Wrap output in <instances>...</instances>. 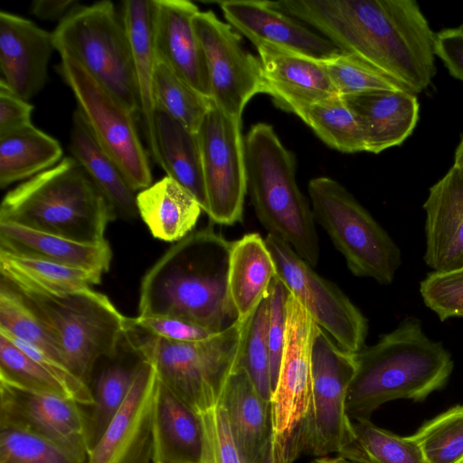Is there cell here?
Masks as SVG:
<instances>
[{
	"label": "cell",
	"instance_id": "1",
	"mask_svg": "<svg viewBox=\"0 0 463 463\" xmlns=\"http://www.w3.org/2000/svg\"><path fill=\"white\" fill-rule=\"evenodd\" d=\"M231 246L210 228L173 244L141 280L138 316L180 317L216 333L238 321L228 288Z\"/></svg>",
	"mask_w": 463,
	"mask_h": 463
},
{
	"label": "cell",
	"instance_id": "2",
	"mask_svg": "<svg viewBox=\"0 0 463 463\" xmlns=\"http://www.w3.org/2000/svg\"><path fill=\"white\" fill-rule=\"evenodd\" d=\"M355 358L357 371L345 403L351 420H369L390 401L424 400L444 387L454 367L450 353L429 338L414 317L355 353Z\"/></svg>",
	"mask_w": 463,
	"mask_h": 463
},
{
	"label": "cell",
	"instance_id": "3",
	"mask_svg": "<svg viewBox=\"0 0 463 463\" xmlns=\"http://www.w3.org/2000/svg\"><path fill=\"white\" fill-rule=\"evenodd\" d=\"M116 212L72 156L23 182L4 196L0 222L69 240L99 243Z\"/></svg>",
	"mask_w": 463,
	"mask_h": 463
},
{
	"label": "cell",
	"instance_id": "4",
	"mask_svg": "<svg viewBox=\"0 0 463 463\" xmlns=\"http://www.w3.org/2000/svg\"><path fill=\"white\" fill-rule=\"evenodd\" d=\"M247 193L268 234L286 243L310 266L317 264L319 241L311 205L296 180V158L273 127L260 122L244 137Z\"/></svg>",
	"mask_w": 463,
	"mask_h": 463
},
{
	"label": "cell",
	"instance_id": "5",
	"mask_svg": "<svg viewBox=\"0 0 463 463\" xmlns=\"http://www.w3.org/2000/svg\"><path fill=\"white\" fill-rule=\"evenodd\" d=\"M247 324L236 321L208 339L182 343L153 335L127 320L123 338L138 358L152 364L161 383L201 415L217 405L239 366Z\"/></svg>",
	"mask_w": 463,
	"mask_h": 463
},
{
	"label": "cell",
	"instance_id": "6",
	"mask_svg": "<svg viewBox=\"0 0 463 463\" xmlns=\"http://www.w3.org/2000/svg\"><path fill=\"white\" fill-rule=\"evenodd\" d=\"M1 279L43 322L68 367L90 386L96 363L116 357L128 317L106 295L91 288L53 294Z\"/></svg>",
	"mask_w": 463,
	"mask_h": 463
},
{
	"label": "cell",
	"instance_id": "7",
	"mask_svg": "<svg viewBox=\"0 0 463 463\" xmlns=\"http://www.w3.org/2000/svg\"><path fill=\"white\" fill-rule=\"evenodd\" d=\"M307 191L316 222L327 232L351 273L391 284L402 264V254L387 232L333 178H313Z\"/></svg>",
	"mask_w": 463,
	"mask_h": 463
},
{
	"label": "cell",
	"instance_id": "8",
	"mask_svg": "<svg viewBox=\"0 0 463 463\" xmlns=\"http://www.w3.org/2000/svg\"><path fill=\"white\" fill-rule=\"evenodd\" d=\"M52 35L61 56L74 59L131 112H139L130 44L112 2L80 5Z\"/></svg>",
	"mask_w": 463,
	"mask_h": 463
},
{
	"label": "cell",
	"instance_id": "9",
	"mask_svg": "<svg viewBox=\"0 0 463 463\" xmlns=\"http://www.w3.org/2000/svg\"><path fill=\"white\" fill-rule=\"evenodd\" d=\"M57 71L71 90L99 144L117 163L137 192L152 184L146 152L131 112L78 61L63 55Z\"/></svg>",
	"mask_w": 463,
	"mask_h": 463
},
{
	"label": "cell",
	"instance_id": "10",
	"mask_svg": "<svg viewBox=\"0 0 463 463\" xmlns=\"http://www.w3.org/2000/svg\"><path fill=\"white\" fill-rule=\"evenodd\" d=\"M357 371L355 354L318 326L312 345V403L302 432V450L315 456L339 453L354 438L346 412Z\"/></svg>",
	"mask_w": 463,
	"mask_h": 463
},
{
	"label": "cell",
	"instance_id": "11",
	"mask_svg": "<svg viewBox=\"0 0 463 463\" xmlns=\"http://www.w3.org/2000/svg\"><path fill=\"white\" fill-rule=\"evenodd\" d=\"M210 220L233 225L243 219L247 194L244 137L241 118L213 101L197 131Z\"/></svg>",
	"mask_w": 463,
	"mask_h": 463
},
{
	"label": "cell",
	"instance_id": "12",
	"mask_svg": "<svg viewBox=\"0 0 463 463\" xmlns=\"http://www.w3.org/2000/svg\"><path fill=\"white\" fill-rule=\"evenodd\" d=\"M265 241L275 261L276 277L317 325L343 349L354 354L363 349L368 321L359 308L338 287L315 272L288 243L270 234Z\"/></svg>",
	"mask_w": 463,
	"mask_h": 463
},
{
	"label": "cell",
	"instance_id": "13",
	"mask_svg": "<svg viewBox=\"0 0 463 463\" xmlns=\"http://www.w3.org/2000/svg\"><path fill=\"white\" fill-rule=\"evenodd\" d=\"M318 326L290 293L280 368L270 400L273 434L302 451V432L312 403V345Z\"/></svg>",
	"mask_w": 463,
	"mask_h": 463
},
{
	"label": "cell",
	"instance_id": "14",
	"mask_svg": "<svg viewBox=\"0 0 463 463\" xmlns=\"http://www.w3.org/2000/svg\"><path fill=\"white\" fill-rule=\"evenodd\" d=\"M193 23L205 55L211 100L227 114L241 118L250 99L265 93L259 58L243 47L233 27L213 11H199Z\"/></svg>",
	"mask_w": 463,
	"mask_h": 463
},
{
	"label": "cell",
	"instance_id": "15",
	"mask_svg": "<svg viewBox=\"0 0 463 463\" xmlns=\"http://www.w3.org/2000/svg\"><path fill=\"white\" fill-rule=\"evenodd\" d=\"M0 429L30 432L87 463L88 415L69 397L33 392L0 382Z\"/></svg>",
	"mask_w": 463,
	"mask_h": 463
},
{
	"label": "cell",
	"instance_id": "16",
	"mask_svg": "<svg viewBox=\"0 0 463 463\" xmlns=\"http://www.w3.org/2000/svg\"><path fill=\"white\" fill-rule=\"evenodd\" d=\"M158 378L155 367L139 358L125 402L87 463H154L153 409Z\"/></svg>",
	"mask_w": 463,
	"mask_h": 463
},
{
	"label": "cell",
	"instance_id": "17",
	"mask_svg": "<svg viewBox=\"0 0 463 463\" xmlns=\"http://www.w3.org/2000/svg\"><path fill=\"white\" fill-rule=\"evenodd\" d=\"M53 50L52 33L0 12V83L14 94L28 101L43 89Z\"/></svg>",
	"mask_w": 463,
	"mask_h": 463
},
{
	"label": "cell",
	"instance_id": "18",
	"mask_svg": "<svg viewBox=\"0 0 463 463\" xmlns=\"http://www.w3.org/2000/svg\"><path fill=\"white\" fill-rule=\"evenodd\" d=\"M154 2V43L157 61L211 99L205 55L193 23L200 10L188 0Z\"/></svg>",
	"mask_w": 463,
	"mask_h": 463
},
{
	"label": "cell",
	"instance_id": "19",
	"mask_svg": "<svg viewBox=\"0 0 463 463\" xmlns=\"http://www.w3.org/2000/svg\"><path fill=\"white\" fill-rule=\"evenodd\" d=\"M255 47L265 93L278 107L296 114L305 107L339 96L321 59L270 44Z\"/></svg>",
	"mask_w": 463,
	"mask_h": 463
},
{
	"label": "cell",
	"instance_id": "20",
	"mask_svg": "<svg viewBox=\"0 0 463 463\" xmlns=\"http://www.w3.org/2000/svg\"><path fill=\"white\" fill-rule=\"evenodd\" d=\"M219 5L228 24L255 46L270 44L317 59L341 52L329 40L272 8L267 1L227 0Z\"/></svg>",
	"mask_w": 463,
	"mask_h": 463
},
{
	"label": "cell",
	"instance_id": "21",
	"mask_svg": "<svg viewBox=\"0 0 463 463\" xmlns=\"http://www.w3.org/2000/svg\"><path fill=\"white\" fill-rule=\"evenodd\" d=\"M424 262L434 271L463 266V171L452 165L429 190Z\"/></svg>",
	"mask_w": 463,
	"mask_h": 463
},
{
	"label": "cell",
	"instance_id": "22",
	"mask_svg": "<svg viewBox=\"0 0 463 463\" xmlns=\"http://www.w3.org/2000/svg\"><path fill=\"white\" fill-rule=\"evenodd\" d=\"M342 98L359 120L368 153L402 145L419 120V100L410 90H373Z\"/></svg>",
	"mask_w": 463,
	"mask_h": 463
},
{
	"label": "cell",
	"instance_id": "23",
	"mask_svg": "<svg viewBox=\"0 0 463 463\" xmlns=\"http://www.w3.org/2000/svg\"><path fill=\"white\" fill-rule=\"evenodd\" d=\"M154 463H202V418L158 380L153 409Z\"/></svg>",
	"mask_w": 463,
	"mask_h": 463
},
{
	"label": "cell",
	"instance_id": "24",
	"mask_svg": "<svg viewBox=\"0 0 463 463\" xmlns=\"http://www.w3.org/2000/svg\"><path fill=\"white\" fill-rule=\"evenodd\" d=\"M218 403L244 463H256L273 432L271 402L260 395L247 372L239 365L229 377Z\"/></svg>",
	"mask_w": 463,
	"mask_h": 463
},
{
	"label": "cell",
	"instance_id": "25",
	"mask_svg": "<svg viewBox=\"0 0 463 463\" xmlns=\"http://www.w3.org/2000/svg\"><path fill=\"white\" fill-rule=\"evenodd\" d=\"M0 250L83 269L102 277L109 271L112 251L108 241L85 243L0 222Z\"/></svg>",
	"mask_w": 463,
	"mask_h": 463
},
{
	"label": "cell",
	"instance_id": "26",
	"mask_svg": "<svg viewBox=\"0 0 463 463\" xmlns=\"http://www.w3.org/2000/svg\"><path fill=\"white\" fill-rule=\"evenodd\" d=\"M156 164L183 185L206 210V196L197 133L159 108L154 114L153 130L146 140Z\"/></svg>",
	"mask_w": 463,
	"mask_h": 463
},
{
	"label": "cell",
	"instance_id": "27",
	"mask_svg": "<svg viewBox=\"0 0 463 463\" xmlns=\"http://www.w3.org/2000/svg\"><path fill=\"white\" fill-rule=\"evenodd\" d=\"M276 276L275 261L260 233H246L232 241L228 288L238 321L250 318L269 294Z\"/></svg>",
	"mask_w": 463,
	"mask_h": 463
},
{
	"label": "cell",
	"instance_id": "28",
	"mask_svg": "<svg viewBox=\"0 0 463 463\" xmlns=\"http://www.w3.org/2000/svg\"><path fill=\"white\" fill-rule=\"evenodd\" d=\"M137 213L153 237L177 242L189 235L203 211L178 182L165 176L136 194Z\"/></svg>",
	"mask_w": 463,
	"mask_h": 463
},
{
	"label": "cell",
	"instance_id": "29",
	"mask_svg": "<svg viewBox=\"0 0 463 463\" xmlns=\"http://www.w3.org/2000/svg\"><path fill=\"white\" fill-rule=\"evenodd\" d=\"M70 151L116 212L131 219L138 213L135 191L113 158L95 138L86 119L77 108L72 115Z\"/></svg>",
	"mask_w": 463,
	"mask_h": 463
},
{
	"label": "cell",
	"instance_id": "30",
	"mask_svg": "<svg viewBox=\"0 0 463 463\" xmlns=\"http://www.w3.org/2000/svg\"><path fill=\"white\" fill-rule=\"evenodd\" d=\"M154 0H128L123 3L122 23L130 44L139 112L146 140L152 134L156 109L154 73L157 59L154 43Z\"/></svg>",
	"mask_w": 463,
	"mask_h": 463
},
{
	"label": "cell",
	"instance_id": "31",
	"mask_svg": "<svg viewBox=\"0 0 463 463\" xmlns=\"http://www.w3.org/2000/svg\"><path fill=\"white\" fill-rule=\"evenodd\" d=\"M61 156L60 142L33 124L0 135V187L30 179L57 165Z\"/></svg>",
	"mask_w": 463,
	"mask_h": 463
},
{
	"label": "cell",
	"instance_id": "32",
	"mask_svg": "<svg viewBox=\"0 0 463 463\" xmlns=\"http://www.w3.org/2000/svg\"><path fill=\"white\" fill-rule=\"evenodd\" d=\"M1 278L20 286L53 294L74 292L99 284L94 273L48 260L0 250Z\"/></svg>",
	"mask_w": 463,
	"mask_h": 463
},
{
	"label": "cell",
	"instance_id": "33",
	"mask_svg": "<svg viewBox=\"0 0 463 463\" xmlns=\"http://www.w3.org/2000/svg\"><path fill=\"white\" fill-rule=\"evenodd\" d=\"M354 438L338 453L354 463H427L411 436L401 437L373 424L352 420Z\"/></svg>",
	"mask_w": 463,
	"mask_h": 463
},
{
	"label": "cell",
	"instance_id": "34",
	"mask_svg": "<svg viewBox=\"0 0 463 463\" xmlns=\"http://www.w3.org/2000/svg\"><path fill=\"white\" fill-rule=\"evenodd\" d=\"M296 115L328 146L342 153L365 152L359 120L342 97L305 107Z\"/></svg>",
	"mask_w": 463,
	"mask_h": 463
},
{
	"label": "cell",
	"instance_id": "35",
	"mask_svg": "<svg viewBox=\"0 0 463 463\" xmlns=\"http://www.w3.org/2000/svg\"><path fill=\"white\" fill-rule=\"evenodd\" d=\"M154 96L156 108L195 133L212 103L160 61L155 68Z\"/></svg>",
	"mask_w": 463,
	"mask_h": 463
},
{
	"label": "cell",
	"instance_id": "36",
	"mask_svg": "<svg viewBox=\"0 0 463 463\" xmlns=\"http://www.w3.org/2000/svg\"><path fill=\"white\" fill-rule=\"evenodd\" d=\"M134 373L135 365L128 367L116 362L107 366L97 377L91 389L92 410L88 415L90 449L99 441L125 402Z\"/></svg>",
	"mask_w": 463,
	"mask_h": 463
},
{
	"label": "cell",
	"instance_id": "37",
	"mask_svg": "<svg viewBox=\"0 0 463 463\" xmlns=\"http://www.w3.org/2000/svg\"><path fill=\"white\" fill-rule=\"evenodd\" d=\"M411 437L427 463H463V405L426 421Z\"/></svg>",
	"mask_w": 463,
	"mask_h": 463
},
{
	"label": "cell",
	"instance_id": "38",
	"mask_svg": "<svg viewBox=\"0 0 463 463\" xmlns=\"http://www.w3.org/2000/svg\"><path fill=\"white\" fill-rule=\"evenodd\" d=\"M0 286V330L66 364L59 346L43 322L6 282L1 279Z\"/></svg>",
	"mask_w": 463,
	"mask_h": 463
},
{
	"label": "cell",
	"instance_id": "39",
	"mask_svg": "<svg viewBox=\"0 0 463 463\" xmlns=\"http://www.w3.org/2000/svg\"><path fill=\"white\" fill-rule=\"evenodd\" d=\"M269 295L268 294L248 319L239 365L247 372L260 395L264 400L270 402L272 387L269 346Z\"/></svg>",
	"mask_w": 463,
	"mask_h": 463
},
{
	"label": "cell",
	"instance_id": "40",
	"mask_svg": "<svg viewBox=\"0 0 463 463\" xmlns=\"http://www.w3.org/2000/svg\"><path fill=\"white\" fill-rule=\"evenodd\" d=\"M0 382L33 392L69 397L53 375L3 334H0Z\"/></svg>",
	"mask_w": 463,
	"mask_h": 463
},
{
	"label": "cell",
	"instance_id": "41",
	"mask_svg": "<svg viewBox=\"0 0 463 463\" xmlns=\"http://www.w3.org/2000/svg\"><path fill=\"white\" fill-rule=\"evenodd\" d=\"M321 61L340 97L373 90H409L351 53L339 52Z\"/></svg>",
	"mask_w": 463,
	"mask_h": 463
},
{
	"label": "cell",
	"instance_id": "42",
	"mask_svg": "<svg viewBox=\"0 0 463 463\" xmlns=\"http://www.w3.org/2000/svg\"><path fill=\"white\" fill-rule=\"evenodd\" d=\"M0 463H85L55 444L16 429H0Z\"/></svg>",
	"mask_w": 463,
	"mask_h": 463
},
{
	"label": "cell",
	"instance_id": "43",
	"mask_svg": "<svg viewBox=\"0 0 463 463\" xmlns=\"http://www.w3.org/2000/svg\"><path fill=\"white\" fill-rule=\"evenodd\" d=\"M420 293L440 321L463 317V266L428 273L420 283Z\"/></svg>",
	"mask_w": 463,
	"mask_h": 463
},
{
	"label": "cell",
	"instance_id": "44",
	"mask_svg": "<svg viewBox=\"0 0 463 463\" xmlns=\"http://www.w3.org/2000/svg\"><path fill=\"white\" fill-rule=\"evenodd\" d=\"M200 416L205 438L203 458L212 463H244L221 404Z\"/></svg>",
	"mask_w": 463,
	"mask_h": 463
},
{
	"label": "cell",
	"instance_id": "45",
	"mask_svg": "<svg viewBox=\"0 0 463 463\" xmlns=\"http://www.w3.org/2000/svg\"><path fill=\"white\" fill-rule=\"evenodd\" d=\"M128 322L153 335L174 342H199L217 334L192 321L170 316H137L128 317Z\"/></svg>",
	"mask_w": 463,
	"mask_h": 463
},
{
	"label": "cell",
	"instance_id": "46",
	"mask_svg": "<svg viewBox=\"0 0 463 463\" xmlns=\"http://www.w3.org/2000/svg\"><path fill=\"white\" fill-rule=\"evenodd\" d=\"M289 291L276 277L269 288V346L272 393L275 390L286 333V302Z\"/></svg>",
	"mask_w": 463,
	"mask_h": 463
},
{
	"label": "cell",
	"instance_id": "47",
	"mask_svg": "<svg viewBox=\"0 0 463 463\" xmlns=\"http://www.w3.org/2000/svg\"><path fill=\"white\" fill-rule=\"evenodd\" d=\"M435 54L451 76L463 81V29L460 26L436 33Z\"/></svg>",
	"mask_w": 463,
	"mask_h": 463
},
{
	"label": "cell",
	"instance_id": "48",
	"mask_svg": "<svg viewBox=\"0 0 463 463\" xmlns=\"http://www.w3.org/2000/svg\"><path fill=\"white\" fill-rule=\"evenodd\" d=\"M33 106L0 83V135L32 124Z\"/></svg>",
	"mask_w": 463,
	"mask_h": 463
},
{
	"label": "cell",
	"instance_id": "49",
	"mask_svg": "<svg viewBox=\"0 0 463 463\" xmlns=\"http://www.w3.org/2000/svg\"><path fill=\"white\" fill-rule=\"evenodd\" d=\"M80 5L76 0H35L31 5V12L39 19L60 23Z\"/></svg>",
	"mask_w": 463,
	"mask_h": 463
},
{
	"label": "cell",
	"instance_id": "50",
	"mask_svg": "<svg viewBox=\"0 0 463 463\" xmlns=\"http://www.w3.org/2000/svg\"><path fill=\"white\" fill-rule=\"evenodd\" d=\"M295 458L289 442L272 432L256 463H292Z\"/></svg>",
	"mask_w": 463,
	"mask_h": 463
},
{
	"label": "cell",
	"instance_id": "51",
	"mask_svg": "<svg viewBox=\"0 0 463 463\" xmlns=\"http://www.w3.org/2000/svg\"><path fill=\"white\" fill-rule=\"evenodd\" d=\"M453 165L463 171V135L455 150Z\"/></svg>",
	"mask_w": 463,
	"mask_h": 463
},
{
	"label": "cell",
	"instance_id": "52",
	"mask_svg": "<svg viewBox=\"0 0 463 463\" xmlns=\"http://www.w3.org/2000/svg\"><path fill=\"white\" fill-rule=\"evenodd\" d=\"M311 463H354V462L350 461L341 456H338L336 458L320 457V458L313 460Z\"/></svg>",
	"mask_w": 463,
	"mask_h": 463
},
{
	"label": "cell",
	"instance_id": "53",
	"mask_svg": "<svg viewBox=\"0 0 463 463\" xmlns=\"http://www.w3.org/2000/svg\"><path fill=\"white\" fill-rule=\"evenodd\" d=\"M202 463H212L208 458H204Z\"/></svg>",
	"mask_w": 463,
	"mask_h": 463
},
{
	"label": "cell",
	"instance_id": "54",
	"mask_svg": "<svg viewBox=\"0 0 463 463\" xmlns=\"http://www.w3.org/2000/svg\"><path fill=\"white\" fill-rule=\"evenodd\" d=\"M460 27L463 29V24H462V25Z\"/></svg>",
	"mask_w": 463,
	"mask_h": 463
}]
</instances>
